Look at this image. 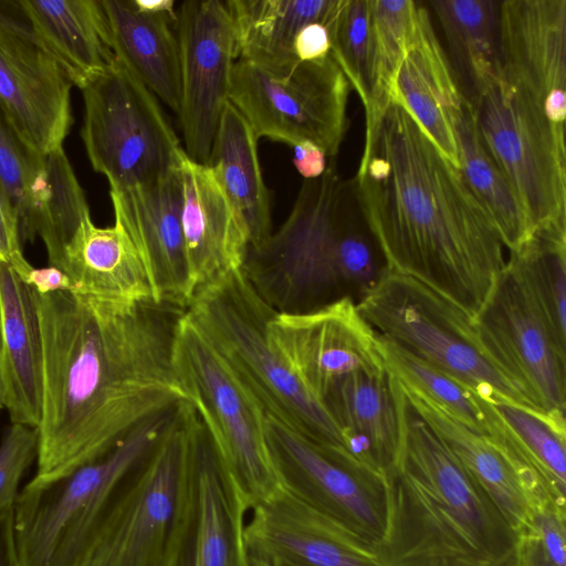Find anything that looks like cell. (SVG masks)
I'll use <instances>...</instances> for the list:
<instances>
[{
    "instance_id": "obj_1",
    "label": "cell",
    "mask_w": 566,
    "mask_h": 566,
    "mask_svg": "<svg viewBox=\"0 0 566 566\" xmlns=\"http://www.w3.org/2000/svg\"><path fill=\"white\" fill-rule=\"evenodd\" d=\"M32 293L43 349L32 481L69 474L143 422L188 401L172 363L186 308L154 300Z\"/></svg>"
},
{
    "instance_id": "obj_2",
    "label": "cell",
    "mask_w": 566,
    "mask_h": 566,
    "mask_svg": "<svg viewBox=\"0 0 566 566\" xmlns=\"http://www.w3.org/2000/svg\"><path fill=\"white\" fill-rule=\"evenodd\" d=\"M353 179L390 270L473 318L505 265L504 244L461 170L401 103L365 129Z\"/></svg>"
},
{
    "instance_id": "obj_3",
    "label": "cell",
    "mask_w": 566,
    "mask_h": 566,
    "mask_svg": "<svg viewBox=\"0 0 566 566\" xmlns=\"http://www.w3.org/2000/svg\"><path fill=\"white\" fill-rule=\"evenodd\" d=\"M386 481L387 524L374 548L380 566H502L513 558L514 531L405 395L400 455Z\"/></svg>"
},
{
    "instance_id": "obj_4",
    "label": "cell",
    "mask_w": 566,
    "mask_h": 566,
    "mask_svg": "<svg viewBox=\"0 0 566 566\" xmlns=\"http://www.w3.org/2000/svg\"><path fill=\"white\" fill-rule=\"evenodd\" d=\"M242 270L261 298L286 314L357 304L391 271L354 179H342L333 163L304 180L287 219L263 245L248 249Z\"/></svg>"
},
{
    "instance_id": "obj_5",
    "label": "cell",
    "mask_w": 566,
    "mask_h": 566,
    "mask_svg": "<svg viewBox=\"0 0 566 566\" xmlns=\"http://www.w3.org/2000/svg\"><path fill=\"white\" fill-rule=\"evenodd\" d=\"M186 314L265 416L301 434L345 451L338 427L273 344L275 311L242 268L197 290Z\"/></svg>"
},
{
    "instance_id": "obj_6",
    "label": "cell",
    "mask_w": 566,
    "mask_h": 566,
    "mask_svg": "<svg viewBox=\"0 0 566 566\" xmlns=\"http://www.w3.org/2000/svg\"><path fill=\"white\" fill-rule=\"evenodd\" d=\"M171 411L143 422L108 452L69 474L49 482L31 480L20 491L13 510L19 566H80L94 527Z\"/></svg>"
},
{
    "instance_id": "obj_7",
    "label": "cell",
    "mask_w": 566,
    "mask_h": 566,
    "mask_svg": "<svg viewBox=\"0 0 566 566\" xmlns=\"http://www.w3.org/2000/svg\"><path fill=\"white\" fill-rule=\"evenodd\" d=\"M200 418L184 401L94 527L80 566H167Z\"/></svg>"
},
{
    "instance_id": "obj_8",
    "label": "cell",
    "mask_w": 566,
    "mask_h": 566,
    "mask_svg": "<svg viewBox=\"0 0 566 566\" xmlns=\"http://www.w3.org/2000/svg\"><path fill=\"white\" fill-rule=\"evenodd\" d=\"M356 306L379 336L481 396L535 410L488 357L472 317L419 281L390 271Z\"/></svg>"
},
{
    "instance_id": "obj_9",
    "label": "cell",
    "mask_w": 566,
    "mask_h": 566,
    "mask_svg": "<svg viewBox=\"0 0 566 566\" xmlns=\"http://www.w3.org/2000/svg\"><path fill=\"white\" fill-rule=\"evenodd\" d=\"M177 378L250 510L280 489L265 434V415L185 313L172 349Z\"/></svg>"
},
{
    "instance_id": "obj_10",
    "label": "cell",
    "mask_w": 566,
    "mask_h": 566,
    "mask_svg": "<svg viewBox=\"0 0 566 566\" xmlns=\"http://www.w3.org/2000/svg\"><path fill=\"white\" fill-rule=\"evenodd\" d=\"M81 92V138L109 189L149 184L178 168L184 148L158 98L119 61Z\"/></svg>"
},
{
    "instance_id": "obj_11",
    "label": "cell",
    "mask_w": 566,
    "mask_h": 566,
    "mask_svg": "<svg viewBox=\"0 0 566 566\" xmlns=\"http://www.w3.org/2000/svg\"><path fill=\"white\" fill-rule=\"evenodd\" d=\"M350 84L332 54L298 62L283 74H273L237 60L229 102L255 137L292 147L310 142L327 157L337 155L348 128Z\"/></svg>"
},
{
    "instance_id": "obj_12",
    "label": "cell",
    "mask_w": 566,
    "mask_h": 566,
    "mask_svg": "<svg viewBox=\"0 0 566 566\" xmlns=\"http://www.w3.org/2000/svg\"><path fill=\"white\" fill-rule=\"evenodd\" d=\"M472 105L481 139L534 231L566 224L565 133L527 95L499 76Z\"/></svg>"
},
{
    "instance_id": "obj_13",
    "label": "cell",
    "mask_w": 566,
    "mask_h": 566,
    "mask_svg": "<svg viewBox=\"0 0 566 566\" xmlns=\"http://www.w3.org/2000/svg\"><path fill=\"white\" fill-rule=\"evenodd\" d=\"M472 319L481 347L504 377L536 411L565 420L566 346L510 258Z\"/></svg>"
},
{
    "instance_id": "obj_14",
    "label": "cell",
    "mask_w": 566,
    "mask_h": 566,
    "mask_svg": "<svg viewBox=\"0 0 566 566\" xmlns=\"http://www.w3.org/2000/svg\"><path fill=\"white\" fill-rule=\"evenodd\" d=\"M265 434L281 488L375 548L387 524L386 478L270 416Z\"/></svg>"
},
{
    "instance_id": "obj_15",
    "label": "cell",
    "mask_w": 566,
    "mask_h": 566,
    "mask_svg": "<svg viewBox=\"0 0 566 566\" xmlns=\"http://www.w3.org/2000/svg\"><path fill=\"white\" fill-rule=\"evenodd\" d=\"M180 61L179 123L186 155L208 164L229 103L237 36L226 1L189 0L177 9Z\"/></svg>"
},
{
    "instance_id": "obj_16",
    "label": "cell",
    "mask_w": 566,
    "mask_h": 566,
    "mask_svg": "<svg viewBox=\"0 0 566 566\" xmlns=\"http://www.w3.org/2000/svg\"><path fill=\"white\" fill-rule=\"evenodd\" d=\"M249 510L200 420L190 441L167 566H251L244 538Z\"/></svg>"
},
{
    "instance_id": "obj_17",
    "label": "cell",
    "mask_w": 566,
    "mask_h": 566,
    "mask_svg": "<svg viewBox=\"0 0 566 566\" xmlns=\"http://www.w3.org/2000/svg\"><path fill=\"white\" fill-rule=\"evenodd\" d=\"M72 86L27 22L0 24V112L31 151L63 147L73 124Z\"/></svg>"
},
{
    "instance_id": "obj_18",
    "label": "cell",
    "mask_w": 566,
    "mask_h": 566,
    "mask_svg": "<svg viewBox=\"0 0 566 566\" xmlns=\"http://www.w3.org/2000/svg\"><path fill=\"white\" fill-rule=\"evenodd\" d=\"M269 332L298 379L321 402L346 375L386 367L378 334L349 300L302 314L275 312Z\"/></svg>"
},
{
    "instance_id": "obj_19",
    "label": "cell",
    "mask_w": 566,
    "mask_h": 566,
    "mask_svg": "<svg viewBox=\"0 0 566 566\" xmlns=\"http://www.w3.org/2000/svg\"><path fill=\"white\" fill-rule=\"evenodd\" d=\"M499 77L565 133L566 0L500 1Z\"/></svg>"
},
{
    "instance_id": "obj_20",
    "label": "cell",
    "mask_w": 566,
    "mask_h": 566,
    "mask_svg": "<svg viewBox=\"0 0 566 566\" xmlns=\"http://www.w3.org/2000/svg\"><path fill=\"white\" fill-rule=\"evenodd\" d=\"M115 222L134 243L157 303L187 308L192 287L181 227L179 166L165 177L124 189H109Z\"/></svg>"
},
{
    "instance_id": "obj_21",
    "label": "cell",
    "mask_w": 566,
    "mask_h": 566,
    "mask_svg": "<svg viewBox=\"0 0 566 566\" xmlns=\"http://www.w3.org/2000/svg\"><path fill=\"white\" fill-rule=\"evenodd\" d=\"M249 559L272 566H380L371 546L282 488L252 509Z\"/></svg>"
},
{
    "instance_id": "obj_22",
    "label": "cell",
    "mask_w": 566,
    "mask_h": 566,
    "mask_svg": "<svg viewBox=\"0 0 566 566\" xmlns=\"http://www.w3.org/2000/svg\"><path fill=\"white\" fill-rule=\"evenodd\" d=\"M181 227L193 293L243 265L250 237L247 226L207 164L179 161Z\"/></svg>"
},
{
    "instance_id": "obj_23",
    "label": "cell",
    "mask_w": 566,
    "mask_h": 566,
    "mask_svg": "<svg viewBox=\"0 0 566 566\" xmlns=\"http://www.w3.org/2000/svg\"><path fill=\"white\" fill-rule=\"evenodd\" d=\"M322 403L338 427L345 450L386 478L400 455L403 409L402 390L387 366L338 379Z\"/></svg>"
},
{
    "instance_id": "obj_24",
    "label": "cell",
    "mask_w": 566,
    "mask_h": 566,
    "mask_svg": "<svg viewBox=\"0 0 566 566\" xmlns=\"http://www.w3.org/2000/svg\"><path fill=\"white\" fill-rule=\"evenodd\" d=\"M398 382L410 406L488 493L514 533L536 501L554 497L535 473L488 436L471 430L420 391Z\"/></svg>"
},
{
    "instance_id": "obj_25",
    "label": "cell",
    "mask_w": 566,
    "mask_h": 566,
    "mask_svg": "<svg viewBox=\"0 0 566 566\" xmlns=\"http://www.w3.org/2000/svg\"><path fill=\"white\" fill-rule=\"evenodd\" d=\"M461 98L430 11L420 2L415 34L395 80L392 101L410 112L439 150L459 169L454 123Z\"/></svg>"
},
{
    "instance_id": "obj_26",
    "label": "cell",
    "mask_w": 566,
    "mask_h": 566,
    "mask_svg": "<svg viewBox=\"0 0 566 566\" xmlns=\"http://www.w3.org/2000/svg\"><path fill=\"white\" fill-rule=\"evenodd\" d=\"M2 407L11 423L36 429L41 417L43 349L33 293L0 263Z\"/></svg>"
},
{
    "instance_id": "obj_27",
    "label": "cell",
    "mask_w": 566,
    "mask_h": 566,
    "mask_svg": "<svg viewBox=\"0 0 566 566\" xmlns=\"http://www.w3.org/2000/svg\"><path fill=\"white\" fill-rule=\"evenodd\" d=\"M39 44L80 90L116 61L101 0L12 2Z\"/></svg>"
},
{
    "instance_id": "obj_28",
    "label": "cell",
    "mask_w": 566,
    "mask_h": 566,
    "mask_svg": "<svg viewBox=\"0 0 566 566\" xmlns=\"http://www.w3.org/2000/svg\"><path fill=\"white\" fill-rule=\"evenodd\" d=\"M56 268L82 295L126 302L154 300L139 253L117 222L101 228L86 218L64 247Z\"/></svg>"
},
{
    "instance_id": "obj_29",
    "label": "cell",
    "mask_w": 566,
    "mask_h": 566,
    "mask_svg": "<svg viewBox=\"0 0 566 566\" xmlns=\"http://www.w3.org/2000/svg\"><path fill=\"white\" fill-rule=\"evenodd\" d=\"M116 60L176 115L180 107L177 13L138 9L133 0H101Z\"/></svg>"
},
{
    "instance_id": "obj_30",
    "label": "cell",
    "mask_w": 566,
    "mask_h": 566,
    "mask_svg": "<svg viewBox=\"0 0 566 566\" xmlns=\"http://www.w3.org/2000/svg\"><path fill=\"white\" fill-rule=\"evenodd\" d=\"M238 46V60L273 74H283L298 61L294 42L307 24H329L339 0H228Z\"/></svg>"
},
{
    "instance_id": "obj_31",
    "label": "cell",
    "mask_w": 566,
    "mask_h": 566,
    "mask_svg": "<svg viewBox=\"0 0 566 566\" xmlns=\"http://www.w3.org/2000/svg\"><path fill=\"white\" fill-rule=\"evenodd\" d=\"M258 140L248 122L229 102L207 164L244 221L249 248L263 245L273 233L270 192L261 170Z\"/></svg>"
},
{
    "instance_id": "obj_32",
    "label": "cell",
    "mask_w": 566,
    "mask_h": 566,
    "mask_svg": "<svg viewBox=\"0 0 566 566\" xmlns=\"http://www.w3.org/2000/svg\"><path fill=\"white\" fill-rule=\"evenodd\" d=\"M444 34L461 95L471 104L499 76V10L496 0H431Z\"/></svg>"
},
{
    "instance_id": "obj_33",
    "label": "cell",
    "mask_w": 566,
    "mask_h": 566,
    "mask_svg": "<svg viewBox=\"0 0 566 566\" xmlns=\"http://www.w3.org/2000/svg\"><path fill=\"white\" fill-rule=\"evenodd\" d=\"M88 217L85 192L63 147L40 155L31 187L29 216L20 230L21 241L40 238L49 265L56 266L64 247Z\"/></svg>"
},
{
    "instance_id": "obj_34",
    "label": "cell",
    "mask_w": 566,
    "mask_h": 566,
    "mask_svg": "<svg viewBox=\"0 0 566 566\" xmlns=\"http://www.w3.org/2000/svg\"><path fill=\"white\" fill-rule=\"evenodd\" d=\"M454 130L463 178L511 252L525 242L534 229L510 182L484 146L473 105L463 96Z\"/></svg>"
},
{
    "instance_id": "obj_35",
    "label": "cell",
    "mask_w": 566,
    "mask_h": 566,
    "mask_svg": "<svg viewBox=\"0 0 566 566\" xmlns=\"http://www.w3.org/2000/svg\"><path fill=\"white\" fill-rule=\"evenodd\" d=\"M369 7L371 69L365 129L381 117L392 101L395 80L415 34L420 2L369 0Z\"/></svg>"
},
{
    "instance_id": "obj_36",
    "label": "cell",
    "mask_w": 566,
    "mask_h": 566,
    "mask_svg": "<svg viewBox=\"0 0 566 566\" xmlns=\"http://www.w3.org/2000/svg\"><path fill=\"white\" fill-rule=\"evenodd\" d=\"M509 258L552 333L566 346V224L536 229Z\"/></svg>"
},
{
    "instance_id": "obj_37",
    "label": "cell",
    "mask_w": 566,
    "mask_h": 566,
    "mask_svg": "<svg viewBox=\"0 0 566 566\" xmlns=\"http://www.w3.org/2000/svg\"><path fill=\"white\" fill-rule=\"evenodd\" d=\"M493 405L523 460L553 496L566 502L565 420L512 402L495 401Z\"/></svg>"
},
{
    "instance_id": "obj_38",
    "label": "cell",
    "mask_w": 566,
    "mask_h": 566,
    "mask_svg": "<svg viewBox=\"0 0 566 566\" xmlns=\"http://www.w3.org/2000/svg\"><path fill=\"white\" fill-rule=\"evenodd\" d=\"M378 337L385 364L399 381L420 391L454 419L483 434L482 401L485 397L390 340Z\"/></svg>"
},
{
    "instance_id": "obj_39",
    "label": "cell",
    "mask_w": 566,
    "mask_h": 566,
    "mask_svg": "<svg viewBox=\"0 0 566 566\" xmlns=\"http://www.w3.org/2000/svg\"><path fill=\"white\" fill-rule=\"evenodd\" d=\"M328 28L332 40L331 54L365 108L369 99L371 69L369 0H339Z\"/></svg>"
},
{
    "instance_id": "obj_40",
    "label": "cell",
    "mask_w": 566,
    "mask_h": 566,
    "mask_svg": "<svg viewBox=\"0 0 566 566\" xmlns=\"http://www.w3.org/2000/svg\"><path fill=\"white\" fill-rule=\"evenodd\" d=\"M516 566H566V502L545 496L515 532Z\"/></svg>"
},
{
    "instance_id": "obj_41",
    "label": "cell",
    "mask_w": 566,
    "mask_h": 566,
    "mask_svg": "<svg viewBox=\"0 0 566 566\" xmlns=\"http://www.w3.org/2000/svg\"><path fill=\"white\" fill-rule=\"evenodd\" d=\"M39 156L27 148L0 112V185L15 213L19 230L29 216Z\"/></svg>"
},
{
    "instance_id": "obj_42",
    "label": "cell",
    "mask_w": 566,
    "mask_h": 566,
    "mask_svg": "<svg viewBox=\"0 0 566 566\" xmlns=\"http://www.w3.org/2000/svg\"><path fill=\"white\" fill-rule=\"evenodd\" d=\"M36 452V429L11 423L0 443V518L14 510L20 481Z\"/></svg>"
},
{
    "instance_id": "obj_43",
    "label": "cell",
    "mask_w": 566,
    "mask_h": 566,
    "mask_svg": "<svg viewBox=\"0 0 566 566\" xmlns=\"http://www.w3.org/2000/svg\"><path fill=\"white\" fill-rule=\"evenodd\" d=\"M0 263L13 269L23 280L32 265L24 258L18 219L0 185Z\"/></svg>"
},
{
    "instance_id": "obj_44",
    "label": "cell",
    "mask_w": 566,
    "mask_h": 566,
    "mask_svg": "<svg viewBox=\"0 0 566 566\" xmlns=\"http://www.w3.org/2000/svg\"><path fill=\"white\" fill-rule=\"evenodd\" d=\"M329 24L314 22L304 27L296 35L294 55L298 62L318 61L331 55Z\"/></svg>"
},
{
    "instance_id": "obj_45",
    "label": "cell",
    "mask_w": 566,
    "mask_h": 566,
    "mask_svg": "<svg viewBox=\"0 0 566 566\" xmlns=\"http://www.w3.org/2000/svg\"><path fill=\"white\" fill-rule=\"evenodd\" d=\"M39 294L55 292H75V285L69 275L56 266H32L22 280Z\"/></svg>"
},
{
    "instance_id": "obj_46",
    "label": "cell",
    "mask_w": 566,
    "mask_h": 566,
    "mask_svg": "<svg viewBox=\"0 0 566 566\" xmlns=\"http://www.w3.org/2000/svg\"><path fill=\"white\" fill-rule=\"evenodd\" d=\"M293 163L304 180L321 177L327 168V156L315 144L304 142L293 146Z\"/></svg>"
},
{
    "instance_id": "obj_47",
    "label": "cell",
    "mask_w": 566,
    "mask_h": 566,
    "mask_svg": "<svg viewBox=\"0 0 566 566\" xmlns=\"http://www.w3.org/2000/svg\"><path fill=\"white\" fill-rule=\"evenodd\" d=\"M0 566H19L13 534V511L0 518Z\"/></svg>"
},
{
    "instance_id": "obj_48",
    "label": "cell",
    "mask_w": 566,
    "mask_h": 566,
    "mask_svg": "<svg viewBox=\"0 0 566 566\" xmlns=\"http://www.w3.org/2000/svg\"><path fill=\"white\" fill-rule=\"evenodd\" d=\"M15 21H17V19L10 17L9 14H7L2 10H0V24H9V23H13Z\"/></svg>"
},
{
    "instance_id": "obj_49",
    "label": "cell",
    "mask_w": 566,
    "mask_h": 566,
    "mask_svg": "<svg viewBox=\"0 0 566 566\" xmlns=\"http://www.w3.org/2000/svg\"><path fill=\"white\" fill-rule=\"evenodd\" d=\"M502 566H516V564L514 562V557Z\"/></svg>"
},
{
    "instance_id": "obj_50",
    "label": "cell",
    "mask_w": 566,
    "mask_h": 566,
    "mask_svg": "<svg viewBox=\"0 0 566 566\" xmlns=\"http://www.w3.org/2000/svg\"><path fill=\"white\" fill-rule=\"evenodd\" d=\"M0 406L2 407V385H1V377H0ZM3 408V407H2Z\"/></svg>"
},
{
    "instance_id": "obj_51",
    "label": "cell",
    "mask_w": 566,
    "mask_h": 566,
    "mask_svg": "<svg viewBox=\"0 0 566 566\" xmlns=\"http://www.w3.org/2000/svg\"><path fill=\"white\" fill-rule=\"evenodd\" d=\"M250 565L251 566H265L264 564H261V563H258V562H252V560H250Z\"/></svg>"
},
{
    "instance_id": "obj_52",
    "label": "cell",
    "mask_w": 566,
    "mask_h": 566,
    "mask_svg": "<svg viewBox=\"0 0 566 566\" xmlns=\"http://www.w3.org/2000/svg\"><path fill=\"white\" fill-rule=\"evenodd\" d=\"M0 347H1V312H0Z\"/></svg>"
},
{
    "instance_id": "obj_53",
    "label": "cell",
    "mask_w": 566,
    "mask_h": 566,
    "mask_svg": "<svg viewBox=\"0 0 566 566\" xmlns=\"http://www.w3.org/2000/svg\"><path fill=\"white\" fill-rule=\"evenodd\" d=\"M253 562V560H252ZM262 564V563H261ZM265 565V564H264ZM265 566H272V565H265Z\"/></svg>"
},
{
    "instance_id": "obj_54",
    "label": "cell",
    "mask_w": 566,
    "mask_h": 566,
    "mask_svg": "<svg viewBox=\"0 0 566 566\" xmlns=\"http://www.w3.org/2000/svg\"><path fill=\"white\" fill-rule=\"evenodd\" d=\"M1 408H2V407L0 406V409H1Z\"/></svg>"
}]
</instances>
